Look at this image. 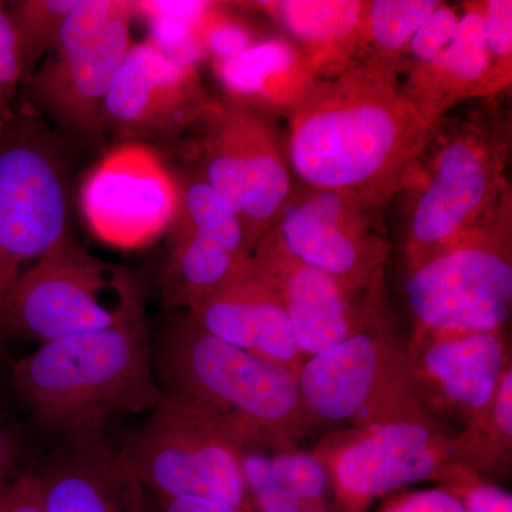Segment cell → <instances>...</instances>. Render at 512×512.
<instances>
[{"label": "cell", "instance_id": "obj_3", "mask_svg": "<svg viewBox=\"0 0 512 512\" xmlns=\"http://www.w3.org/2000/svg\"><path fill=\"white\" fill-rule=\"evenodd\" d=\"M158 372L164 396L220 424L245 450L298 446L318 429L298 376L214 338L188 313L165 328Z\"/></svg>", "mask_w": 512, "mask_h": 512}, {"label": "cell", "instance_id": "obj_35", "mask_svg": "<svg viewBox=\"0 0 512 512\" xmlns=\"http://www.w3.org/2000/svg\"><path fill=\"white\" fill-rule=\"evenodd\" d=\"M20 84H23V74L18 43L8 13L0 5V127L12 114Z\"/></svg>", "mask_w": 512, "mask_h": 512}, {"label": "cell", "instance_id": "obj_5", "mask_svg": "<svg viewBox=\"0 0 512 512\" xmlns=\"http://www.w3.org/2000/svg\"><path fill=\"white\" fill-rule=\"evenodd\" d=\"M69 164L59 133L29 104L0 127V336L10 293L69 231Z\"/></svg>", "mask_w": 512, "mask_h": 512}, {"label": "cell", "instance_id": "obj_16", "mask_svg": "<svg viewBox=\"0 0 512 512\" xmlns=\"http://www.w3.org/2000/svg\"><path fill=\"white\" fill-rule=\"evenodd\" d=\"M252 268L284 305L306 359L389 316L386 302L352 298L325 272L299 261L271 232L256 244Z\"/></svg>", "mask_w": 512, "mask_h": 512}, {"label": "cell", "instance_id": "obj_25", "mask_svg": "<svg viewBox=\"0 0 512 512\" xmlns=\"http://www.w3.org/2000/svg\"><path fill=\"white\" fill-rule=\"evenodd\" d=\"M437 0H372L365 2L359 63H375L399 74L414 33Z\"/></svg>", "mask_w": 512, "mask_h": 512}, {"label": "cell", "instance_id": "obj_32", "mask_svg": "<svg viewBox=\"0 0 512 512\" xmlns=\"http://www.w3.org/2000/svg\"><path fill=\"white\" fill-rule=\"evenodd\" d=\"M242 470L255 512H315L276 483L268 451H245Z\"/></svg>", "mask_w": 512, "mask_h": 512}, {"label": "cell", "instance_id": "obj_22", "mask_svg": "<svg viewBox=\"0 0 512 512\" xmlns=\"http://www.w3.org/2000/svg\"><path fill=\"white\" fill-rule=\"evenodd\" d=\"M214 70L229 100L262 114H288L318 80L302 50L285 37L258 40Z\"/></svg>", "mask_w": 512, "mask_h": 512}, {"label": "cell", "instance_id": "obj_19", "mask_svg": "<svg viewBox=\"0 0 512 512\" xmlns=\"http://www.w3.org/2000/svg\"><path fill=\"white\" fill-rule=\"evenodd\" d=\"M244 181L241 224L251 252L274 227L292 194V171L274 126L265 114L227 100L220 104Z\"/></svg>", "mask_w": 512, "mask_h": 512}, {"label": "cell", "instance_id": "obj_13", "mask_svg": "<svg viewBox=\"0 0 512 512\" xmlns=\"http://www.w3.org/2000/svg\"><path fill=\"white\" fill-rule=\"evenodd\" d=\"M80 207L100 241L121 249L143 248L173 227L180 184L153 148L124 141L87 175Z\"/></svg>", "mask_w": 512, "mask_h": 512}, {"label": "cell", "instance_id": "obj_29", "mask_svg": "<svg viewBox=\"0 0 512 512\" xmlns=\"http://www.w3.org/2000/svg\"><path fill=\"white\" fill-rule=\"evenodd\" d=\"M272 474L276 483L315 512H338L330 500L325 468L311 451L298 446L271 450Z\"/></svg>", "mask_w": 512, "mask_h": 512}, {"label": "cell", "instance_id": "obj_1", "mask_svg": "<svg viewBox=\"0 0 512 512\" xmlns=\"http://www.w3.org/2000/svg\"><path fill=\"white\" fill-rule=\"evenodd\" d=\"M285 153L303 187L383 207L436 130L403 92L399 74L375 63L316 80L288 113Z\"/></svg>", "mask_w": 512, "mask_h": 512}, {"label": "cell", "instance_id": "obj_23", "mask_svg": "<svg viewBox=\"0 0 512 512\" xmlns=\"http://www.w3.org/2000/svg\"><path fill=\"white\" fill-rule=\"evenodd\" d=\"M170 248L161 268V292L171 308L200 306L252 268V258L232 254L220 242L173 225Z\"/></svg>", "mask_w": 512, "mask_h": 512}, {"label": "cell", "instance_id": "obj_18", "mask_svg": "<svg viewBox=\"0 0 512 512\" xmlns=\"http://www.w3.org/2000/svg\"><path fill=\"white\" fill-rule=\"evenodd\" d=\"M214 338L299 376L306 357L278 295L254 268L185 312Z\"/></svg>", "mask_w": 512, "mask_h": 512}, {"label": "cell", "instance_id": "obj_21", "mask_svg": "<svg viewBox=\"0 0 512 512\" xmlns=\"http://www.w3.org/2000/svg\"><path fill=\"white\" fill-rule=\"evenodd\" d=\"M292 37L319 79L359 63L365 2L357 0H279L255 2Z\"/></svg>", "mask_w": 512, "mask_h": 512}, {"label": "cell", "instance_id": "obj_2", "mask_svg": "<svg viewBox=\"0 0 512 512\" xmlns=\"http://www.w3.org/2000/svg\"><path fill=\"white\" fill-rule=\"evenodd\" d=\"M12 386L46 426L69 434L101 430L116 414L163 400L151 366L144 298L119 322L40 345L12 369Z\"/></svg>", "mask_w": 512, "mask_h": 512}, {"label": "cell", "instance_id": "obj_26", "mask_svg": "<svg viewBox=\"0 0 512 512\" xmlns=\"http://www.w3.org/2000/svg\"><path fill=\"white\" fill-rule=\"evenodd\" d=\"M211 2L175 0V2H136L137 18L146 20L151 43L158 52L181 66L195 67L205 59L201 25Z\"/></svg>", "mask_w": 512, "mask_h": 512}, {"label": "cell", "instance_id": "obj_33", "mask_svg": "<svg viewBox=\"0 0 512 512\" xmlns=\"http://www.w3.org/2000/svg\"><path fill=\"white\" fill-rule=\"evenodd\" d=\"M202 43L212 63L235 59L251 49L258 40L241 20L227 12L222 3L211 2L201 25Z\"/></svg>", "mask_w": 512, "mask_h": 512}, {"label": "cell", "instance_id": "obj_7", "mask_svg": "<svg viewBox=\"0 0 512 512\" xmlns=\"http://www.w3.org/2000/svg\"><path fill=\"white\" fill-rule=\"evenodd\" d=\"M298 384L318 429H366L402 421L439 424L414 392L407 345L390 316L308 357Z\"/></svg>", "mask_w": 512, "mask_h": 512}, {"label": "cell", "instance_id": "obj_9", "mask_svg": "<svg viewBox=\"0 0 512 512\" xmlns=\"http://www.w3.org/2000/svg\"><path fill=\"white\" fill-rule=\"evenodd\" d=\"M511 194L476 229L407 271L413 329L491 332L512 308Z\"/></svg>", "mask_w": 512, "mask_h": 512}, {"label": "cell", "instance_id": "obj_11", "mask_svg": "<svg viewBox=\"0 0 512 512\" xmlns=\"http://www.w3.org/2000/svg\"><path fill=\"white\" fill-rule=\"evenodd\" d=\"M299 261L325 272L362 302L384 301L389 239L382 207L340 192L292 190L271 231Z\"/></svg>", "mask_w": 512, "mask_h": 512}, {"label": "cell", "instance_id": "obj_37", "mask_svg": "<svg viewBox=\"0 0 512 512\" xmlns=\"http://www.w3.org/2000/svg\"><path fill=\"white\" fill-rule=\"evenodd\" d=\"M0 512H45L35 473L12 478L0 488Z\"/></svg>", "mask_w": 512, "mask_h": 512}, {"label": "cell", "instance_id": "obj_8", "mask_svg": "<svg viewBox=\"0 0 512 512\" xmlns=\"http://www.w3.org/2000/svg\"><path fill=\"white\" fill-rule=\"evenodd\" d=\"M244 453L220 424L164 394L151 416L117 448L121 466L147 493L255 512L242 470Z\"/></svg>", "mask_w": 512, "mask_h": 512}, {"label": "cell", "instance_id": "obj_17", "mask_svg": "<svg viewBox=\"0 0 512 512\" xmlns=\"http://www.w3.org/2000/svg\"><path fill=\"white\" fill-rule=\"evenodd\" d=\"M35 476L45 512H150L147 491L101 430L66 436Z\"/></svg>", "mask_w": 512, "mask_h": 512}, {"label": "cell", "instance_id": "obj_4", "mask_svg": "<svg viewBox=\"0 0 512 512\" xmlns=\"http://www.w3.org/2000/svg\"><path fill=\"white\" fill-rule=\"evenodd\" d=\"M508 153L510 131L490 114L439 121L403 185L410 190L407 271L456 244L500 207L511 194Z\"/></svg>", "mask_w": 512, "mask_h": 512}, {"label": "cell", "instance_id": "obj_12", "mask_svg": "<svg viewBox=\"0 0 512 512\" xmlns=\"http://www.w3.org/2000/svg\"><path fill=\"white\" fill-rule=\"evenodd\" d=\"M454 431L440 424L339 429L313 446L338 512H367L379 498L420 481L437 483L451 461Z\"/></svg>", "mask_w": 512, "mask_h": 512}, {"label": "cell", "instance_id": "obj_30", "mask_svg": "<svg viewBox=\"0 0 512 512\" xmlns=\"http://www.w3.org/2000/svg\"><path fill=\"white\" fill-rule=\"evenodd\" d=\"M483 32L485 47L490 57V99L511 86L512 74V2L488 0L484 2Z\"/></svg>", "mask_w": 512, "mask_h": 512}, {"label": "cell", "instance_id": "obj_27", "mask_svg": "<svg viewBox=\"0 0 512 512\" xmlns=\"http://www.w3.org/2000/svg\"><path fill=\"white\" fill-rule=\"evenodd\" d=\"M173 225L214 239L241 258H252L237 212L204 177L180 184V210Z\"/></svg>", "mask_w": 512, "mask_h": 512}, {"label": "cell", "instance_id": "obj_10", "mask_svg": "<svg viewBox=\"0 0 512 512\" xmlns=\"http://www.w3.org/2000/svg\"><path fill=\"white\" fill-rule=\"evenodd\" d=\"M136 279L104 264L67 231L30 265L10 293L3 333L40 345L119 322L143 299Z\"/></svg>", "mask_w": 512, "mask_h": 512}, {"label": "cell", "instance_id": "obj_38", "mask_svg": "<svg viewBox=\"0 0 512 512\" xmlns=\"http://www.w3.org/2000/svg\"><path fill=\"white\" fill-rule=\"evenodd\" d=\"M150 512H242L218 501L202 498H164L148 493Z\"/></svg>", "mask_w": 512, "mask_h": 512}, {"label": "cell", "instance_id": "obj_15", "mask_svg": "<svg viewBox=\"0 0 512 512\" xmlns=\"http://www.w3.org/2000/svg\"><path fill=\"white\" fill-rule=\"evenodd\" d=\"M217 104L198 69L181 66L146 42L130 47L104 101V133L126 141L173 136L205 119Z\"/></svg>", "mask_w": 512, "mask_h": 512}, {"label": "cell", "instance_id": "obj_6", "mask_svg": "<svg viewBox=\"0 0 512 512\" xmlns=\"http://www.w3.org/2000/svg\"><path fill=\"white\" fill-rule=\"evenodd\" d=\"M136 2L79 0L49 55L23 83L36 113L69 143H96L104 134V101L131 43Z\"/></svg>", "mask_w": 512, "mask_h": 512}, {"label": "cell", "instance_id": "obj_28", "mask_svg": "<svg viewBox=\"0 0 512 512\" xmlns=\"http://www.w3.org/2000/svg\"><path fill=\"white\" fill-rule=\"evenodd\" d=\"M79 0H20L10 2L8 13L15 32L23 83L55 47L67 16Z\"/></svg>", "mask_w": 512, "mask_h": 512}, {"label": "cell", "instance_id": "obj_14", "mask_svg": "<svg viewBox=\"0 0 512 512\" xmlns=\"http://www.w3.org/2000/svg\"><path fill=\"white\" fill-rule=\"evenodd\" d=\"M414 392L431 419L451 430L490 402L512 366L505 329L436 332L413 329L406 342ZM453 431V430H451Z\"/></svg>", "mask_w": 512, "mask_h": 512}, {"label": "cell", "instance_id": "obj_36", "mask_svg": "<svg viewBox=\"0 0 512 512\" xmlns=\"http://www.w3.org/2000/svg\"><path fill=\"white\" fill-rule=\"evenodd\" d=\"M377 512H466L457 498L436 487L407 491L387 498Z\"/></svg>", "mask_w": 512, "mask_h": 512}, {"label": "cell", "instance_id": "obj_39", "mask_svg": "<svg viewBox=\"0 0 512 512\" xmlns=\"http://www.w3.org/2000/svg\"><path fill=\"white\" fill-rule=\"evenodd\" d=\"M18 458V441L9 421L0 413V488L12 480L13 468Z\"/></svg>", "mask_w": 512, "mask_h": 512}, {"label": "cell", "instance_id": "obj_20", "mask_svg": "<svg viewBox=\"0 0 512 512\" xmlns=\"http://www.w3.org/2000/svg\"><path fill=\"white\" fill-rule=\"evenodd\" d=\"M484 2L463 3L456 35L436 60L412 67L403 92L430 123L437 124L456 104L488 97L490 57L484 42Z\"/></svg>", "mask_w": 512, "mask_h": 512}, {"label": "cell", "instance_id": "obj_34", "mask_svg": "<svg viewBox=\"0 0 512 512\" xmlns=\"http://www.w3.org/2000/svg\"><path fill=\"white\" fill-rule=\"evenodd\" d=\"M458 20H460V12L453 6L440 2L439 6L430 13L429 18L421 23L413 39L410 40L406 62H404L409 63V69L424 66L436 60L456 35Z\"/></svg>", "mask_w": 512, "mask_h": 512}, {"label": "cell", "instance_id": "obj_24", "mask_svg": "<svg viewBox=\"0 0 512 512\" xmlns=\"http://www.w3.org/2000/svg\"><path fill=\"white\" fill-rule=\"evenodd\" d=\"M451 461L485 477L507 478L512 467V366L490 402L454 434Z\"/></svg>", "mask_w": 512, "mask_h": 512}, {"label": "cell", "instance_id": "obj_31", "mask_svg": "<svg viewBox=\"0 0 512 512\" xmlns=\"http://www.w3.org/2000/svg\"><path fill=\"white\" fill-rule=\"evenodd\" d=\"M437 484L457 498L466 512H512V495L508 491L456 461L444 467Z\"/></svg>", "mask_w": 512, "mask_h": 512}]
</instances>
